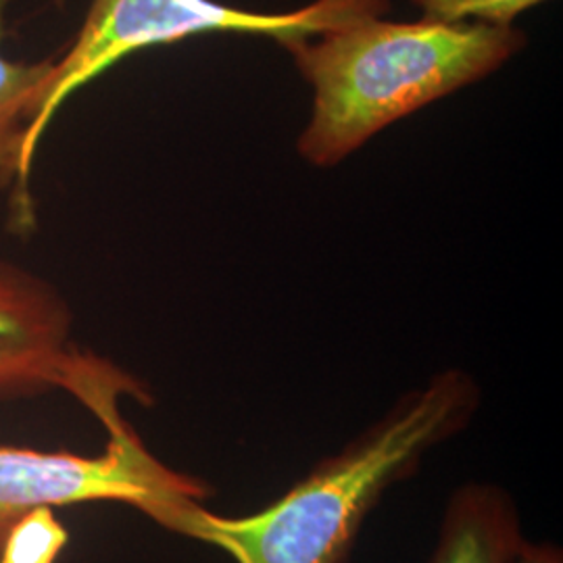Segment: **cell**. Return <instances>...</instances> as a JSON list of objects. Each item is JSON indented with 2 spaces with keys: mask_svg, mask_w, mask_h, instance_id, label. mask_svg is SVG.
<instances>
[{
  "mask_svg": "<svg viewBox=\"0 0 563 563\" xmlns=\"http://www.w3.org/2000/svg\"><path fill=\"white\" fill-rule=\"evenodd\" d=\"M386 4L388 0H318L290 13H253L216 0H92L80 34L55 60L27 123L23 176L30 180L38 144L63 102L134 53L216 32L265 36L286 48L346 21L380 15Z\"/></svg>",
  "mask_w": 563,
  "mask_h": 563,
  "instance_id": "3",
  "label": "cell"
},
{
  "mask_svg": "<svg viewBox=\"0 0 563 563\" xmlns=\"http://www.w3.org/2000/svg\"><path fill=\"white\" fill-rule=\"evenodd\" d=\"M478 405L472 376L446 369L402 395L274 504L246 516L188 504L165 530L211 544L234 563H349L363 523L384 495L409 481L430 451L462 434Z\"/></svg>",
  "mask_w": 563,
  "mask_h": 563,
  "instance_id": "1",
  "label": "cell"
},
{
  "mask_svg": "<svg viewBox=\"0 0 563 563\" xmlns=\"http://www.w3.org/2000/svg\"><path fill=\"white\" fill-rule=\"evenodd\" d=\"M71 330L74 313L51 282L0 262V401L65 390L102 426L120 418L123 397L153 402L134 376L80 351Z\"/></svg>",
  "mask_w": 563,
  "mask_h": 563,
  "instance_id": "5",
  "label": "cell"
},
{
  "mask_svg": "<svg viewBox=\"0 0 563 563\" xmlns=\"http://www.w3.org/2000/svg\"><path fill=\"white\" fill-rule=\"evenodd\" d=\"M202 478L169 467L128 422L107 430L101 455L0 446V549L7 532L38 507L123 504L167 526L184 505L205 504Z\"/></svg>",
  "mask_w": 563,
  "mask_h": 563,
  "instance_id": "4",
  "label": "cell"
},
{
  "mask_svg": "<svg viewBox=\"0 0 563 563\" xmlns=\"http://www.w3.org/2000/svg\"><path fill=\"white\" fill-rule=\"evenodd\" d=\"M426 20L483 21L490 25H511L518 15L544 0H413Z\"/></svg>",
  "mask_w": 563,
  "mask_h": 563,
  "instance_id": "9",
  "label": "cell"
},
{
  "mask_svg": "<svg viewBox=\"0 0 563 563\" xmlns=\"http://www.w3.org/2000/svg\"><path fill=\"white\" fill-rule=\"evenodd\" d=\"M511 563H563L562 547L553 543H532L523 539Z\"/></svg>",
  "mask_w": 563,
  "mask_h": 563,
  "instance_id": "10",
  "label": "cell"
},
{
  "mask_svg": "<svg viewBox=\"0 0 563 563\" xmlns=\"http://www.w3.org/2000/svg\"><path fill=\"white\" fill-rule=\"evenodd\" d=\"M69 543V532L53 507L25 514L7 532L0 563H57Z\"/></svg>",
  "mask_w": 563,
  "mask_h": 563,
  "instance_id": "8",
  "label": "cell"
},
{
  "mask_svg": "<svg viewBox=\"0 0 563 563\" xmlns=\"http://www.w3.org/2000/svg\"><path fill=\"white\" fill-rule=\"evenodd\" d=\"M523 539L518 505L504 486L470 481L446 501L430 563H511Z\"/></svg>",
  "mask_w": 563,
  "mask_h": 563,
  "instance_id": "6",
  "label": "cell"
},
{
  "mask_svg": "<svg viewBox=\"0 0 563 563\" xmlns=\"http://www.w3.org/2000/svg\"><path fill=\"white\" fill-rule=\"evenodd\" d=\"M7 4L9 0H0V190L15 186L18 211L23 213L21 199H27V180L21 167L23 141L55 59L25 63L7 59L2 55Z\"/></svg>",
  "mask_w": 563,
  "mask_h": 563,
  "instance_id": "7",
  "label": "cell"
},
{
  "mask_svg": "<svg viewBox=\"0 0 563 563\" xmlns=\"http://www.w3.org/2000/svg\"><path fill=\"white\" fill-rule=\"evenodd\" d=\"M526 44L514 25L363 15L286 46L313 86L302 157L330 167L386 125L483 80Z\"/></svg>",
  "mask_w": 563,
  "mask_h": 563,
  "instance_id": "2",
  "label": "cell"
}]
</instances>
